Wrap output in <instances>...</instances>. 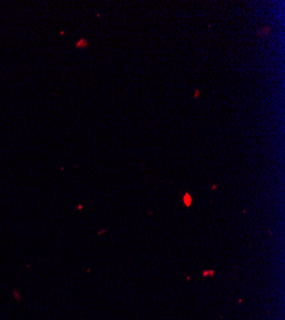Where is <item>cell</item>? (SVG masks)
<instances>
[{"label":"cell","instance_id":"obj_1","mask_svg":"<svg viewBox=\"0 0 285 320\" xmlns=\"http://www.w3.org/2000/svg\"><path fill=\"white\" fill-rule=\"evenodd\" d=\"M270 32H271V27L269 25H265V26H262L258 31H257L256 35L258 36V37H269Z\"/></svg>","mask_w":285,"mask_h":320},{"label":"cell","instance_id":"obj_2","mask_svg":"<svg viewBox=\"0 0 285 320\" xmlns=\"http://www.w3.org/2000/svg\"><path fill=\"white\" fill-rule=\"evenodd\" d=\"M88 45V42H87V40L86 39H81L76 44V48H86Z\"/></svg>","mask_w":285,"mask_h":320},{"label":"cell","instance_id":"obj_3","mask_svg":"<svg viewBox=\"0 0 285 320\" xmlns=\"http://www.w3.org/2000/svg\"><path fill=\"white\" fill-rule=\"evenodd\" d=\"M185 201H187V205L191 204V196H189V195H185V196H184V202H185Z\"/></svg>","mask_w":285,"mask_h":320},{"label":"cell","instance_id":"obj_4","mask_svg":"<svg viewBox=\"0 0 285 320\" xmlns=\"http://www.w3.org/2000/svg\"><path fill=\"white\" fill-rule=\"evenodd\" d=\"M198 95H200V90H196V91H194L193 97H194V99H198Z\"/></svg>","mask_w":285,"mask_h":320}]
</instances>
